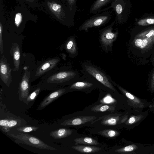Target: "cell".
<instances>
[{
  "label": "cell",
  "instance_id": "obj_22",
  "mask_svg": "<svg viewBox=\"0 0 154 154\" xmlns=\"http://www.w3.org/2000/svg\"><path fill=\"white\" fill-rule=\"evenodd\" d=\"M72 130L65 128H61L51 131L50 135L55 139H59L66 138L72 133Z\"/></svg>",
  "mask_w": 154,
  "mask_h": 154
},
{
  "label": "cell",
  "instance_id": "obj_19",
  "mask_svg": "<svg viewBox=\"0 0 154 154\" xmlns=\"http://www.w3.org/2000/svg\"><path fill=\"white\" fill-rule=\"evenodd\" d=\"M115 0H96L92 5L89 13L97 14L101 12L104 8L110 5Z\"/></svg>",
  "mask_w": 154,
  "mask_h": 154
},
{
  "label": "cell",
  "instance_id": "obj_4",
  "mask_svg": "<svg viewBox=\"0 0 154 154\" xmlns=\"http://www.w3.org/2000/svg\"><path fill=\"white\" fill-rule=\"evenodd\" d=\"M37 18V16L31 14L27 7L20 5L12 11L8 23L14 29H22L27 21L36 22Z\"/></svg>",
  "mask_w": 154,
  "mask_h": 154
},
{
  "label": "cell",
  "instance_id": "obj_14",
  "mask_svg": "<svg viewBox=\"0 0 154 154\" xmlns=\"http://www.w3.org/2000/svg\"><path fill=\"white\" fill-rule=\"evenodd\" d=\"M97 118L95 116H78L66 120L60 125L63 126L78 125L93 121Z\"/></svg>",
  "mask_w": 154,
  "mask_h": 154
},
{
  "label": "cell",
  "instance_id": "obj_7",
  "mask_svg": "<svg viewBox=\"0 0 154 154\" xmlns=\"http://www.w3.org/2000/svg\"><path fill=\"white\" fill-rule=\"evenodd\" d=\"M131 5L128 0H115L110 5L102 10L101 12L112 8L114 11L116 20L119 24L125 23L131 11Z\"/></svg>",
  "mask_w": 154,
  "mask_h": 154
},
{
  "label": "cell",
  "instance_id": "obj_23",
  "mask_svg": "<svg viewBox=\"0 0 154 154\" xmlns=\"http://www.w3.org/2000/svg\"><path fill=\"white\" fill-rule=\"evenodd\" d=\"M72 148L79 152L84 153H94L101 149L100 148L97 146L81 145L73 146Z\"/></svg>",
  "mask_w": 154,
  "mask_h": 154
},
{
  "label": "cell",
  "instance_id": "obj_8",
  "mask_svg": "<svg viewBox=\"0 0 154 154\" xmlns=\"http://www.w3.org/2000/svg\"><path fill=\"white\" fill-rule=\"evenodd\" d=\"M111 17L110 13L107 11L95 14L86 20L79 26L78 30L88 31L90 29L103 26L108 23Z\"/></svg>",
  "mask_w": 154,
  "mask_h": 154
},
{
  "label": "cell",
  "instance_id": "obj_21",
  "mask_svg": "<svg viewBox=\"0 0 154 154\" xmlns=\"http://www.w3.org/2000/svg\"><path fill=\"white\" fill-rule=\"evenodd\" d=\"M65 48L70 57H74L78 54L76 42L75 37L71 36L67 40Z\"/></svg>",
  "mask_w": 154,
  "mask_h": 154
},
{
  "label": "cell",
  "instance_id": "obj_37",
  "mask_svg": "<svg viewBox=\"0 0 154 154\" xmlns=\"http://www.w3.org/2000/svg\"><path fill=\"white\" fill-rule=\"evenodd\" d=\"M148 107L149 111L154 112V98L150 102V104Z\"/></svg>",
  "mask_w": 154,
  "mask_h": 154
},
{
  "label": "cell",
  "instance_id": "obj_26",
  "mask_svg": "<svg viewBox=\"0 0 154 154\" xmlns=\"http://www.w3.org/2000/svg\"><path fill=\"white\" fill-rule=\"evenodd\" d=\"M115 107L112 106L100 104L93 106L91 111L93 112H99L109 111L113 112L115 110Z\"/></svg>",
  "mask_w": 154,
  "mask_h": 154
},
{
  "label": "cell",
  "instance_id": "obj_15",
  "mask_svg": "<svg viewBox=\"0 0 154 154\" xmlns=\"http://www.w3.org/2000/svg\"><path fill=\"white\" fill-rule=\"evenodd\" d=\"M0 78L3 82L9 87L12 81L11 70L6 60L2 57L0 60Z\"/></svg>",
  "mask_w": 154,
  "mask_h": 154
},
{
  "label": "cell",
  "instance_id": "obj_27",
  "mask_svg": "<svg viewBox=\"0 0 154 154\" xmlns=\"http://www.w3.org/2000/svg\"><path fill=\"white\" fill-rule=\"evenodd\" d=\"M136 37L140 38L142 41V44L139 47L141 49H144L147 46L149 45L152 42L154 41V36L151 37L149 38L146 36L141 32L138 34Z\"/></svg>",
  "mask_w": 154,
  "mask_h": 154
},
{
  "label": "cell",
  "instance_id": "obj_29",
  "mask_svg": "<svg viewBox=\"0 0 154 154\" xmlns=\"http://www.w3.org/2000/svg\"><path fill=\"white\" fill-rule=\"evenodd\" d=\"M137 24L142 26H146L154 24V15H150L147 17H143L137 22Z\"/></svg>",
  "mask_w": 154,
  "mask_h": 154
},
{
  "label": "cell",
  "instance_id": "obj_6",
  "mask_svg": "<svg viewBox=\"0 0 154 154\" xmlns=\"http://www.w3.org/2000/svg\"><path fill=\"white\" fill-rule=\"evenodd\" d=\"M116 20L115 19L109 25L99 31L100 43L103 50L106 52L112 51L113 43L116 40L119 34L118 29L113 31Z\"/></svg>",
  "mask_w": 154,
  "mask_h": 154
},
{
  "label": "cell",
  "instance_id": "obj_34",
  "mask_svg": "<svg viewBox=\"0 0 154 154\" xmlns=\"http://www.w3.org/2000/svg\"><path fill=\"white\" fill-rule=\"evenodd\" d=\"M0 51L1 54L3 53V41H2V32L3 30V24L2 21L0 20Z\"/></svg>",
  "mask_w": 154,
  "mask_h": 154
},
{
  "label": "cell",
  "instance_id": "obj_12",
  "mask_svg": "<svg viewBox=\"0 0 154 154\" xmlns=\"http://www.w3.org/2000/svg\"><path fill=\"white\" fill-rule=\"evenodd\" d=\"M67 92L66 88H61L53 91L47 95L40 103L36 109L42 110Z\"/></svg>",
  "mask_w": 154,
  "mask_h": 154
},
{
  "label": "cell",
  "instance_id": "obj_31",
  "mask_svg": "<svg viewBox=\"0 0 154 154\" xmlns=\"http://www.w3.org/2000/svg\"><path fill=\"white\" fill-rule=\"evenodd\" d=\"M98 133L103 136L110 138L116 137L119 134V132L117 131L111 129L102 130L99 131Z\"/></svg>",
  "mask_w": 154,
  "mask_h": 154
},
{
  "label": "cell",
  "instance_id": "obj_35",
  "mask_svg": "<svg viewBox=\"0 0 154 154\" xmlns=\"http://www.w3.org/2000/svg\"><path fill=\"white\" fill-rule=\"evenodd\" d=\"M12 117V116L7 117L6 118L0 119V128L1 130L7 125Z\"/></svg>",
  "mask_w": 154,
  "mask_h": 154
},
{
  "label": "cell",
  "instance_id": "obj_3",
  "mask_svg": "<svg viewBox=\"0 0 154 154\" xmlns=\"http://www.w3.org/2000/svg\"><path fill=\"white\" fill-rule=\"evenodd\" d=\"M81 72L83 75L89 76L95 79L102 85L111 90H116L113 82L109 76L99 67L88 61L83 62L81 64Z\"/></svg>",
  "mask_w": 154,
  "mask_h": 154
},
{
  "label": "cell",
  "instance_id": "obj_11",
  "mask_svg": "<svg viewBox=\"0 0 154 154\" xmlns=\"http://www.w3.org/2000/svg\"><path fill=\"white\" fill-rule=\"evenodd\" d=\"M30 72L26 70L19 87L18 94L20 101L25 103L29 94L30 88L29 84Z\"/></svg>",
  "mask_w": 154,
  "mask_h": 154
},
{
  "label": "cell",
  "instance_id": "obj_39",
  "mask_svg": "<svg viewBox=\"0 0 154 154\" xmlns=\"http://www.w3.org/2000/svg\"><path fill=\"white\" fill-rule=\"evenodd\" d=\"M154 1V0H153Z\"/></svg>",
  "mask_w": 154,
  "mask_h": 154
},
{
  "label": "cell",
  "instance_id": "obj_18",
  "mask_svg": "<svg viewBox=\"0 0 154 154\" xmlns=\"http://www.w3.org/2000/svg\"><path fill=\"white\" fill-rule=\"evenodd\" d=\"M144 147L142 144L134 143L117 149L115 151L120 154H138L137 152L139 153V152H141Z\"/></svg>",
  "mask_w": 154,
  "mask_h": 154
},
{
  "label": "cell",
  "instance_id": "obj_24",
  "mask_svg": "<svg viewBox=\"0 0 154 154\" xmlns=\"http://www.w3.org/2000/svg\"><path fill=\"white\" fill-rule=\"evenodd\" d=\"M12 49L14 69L15 71H17L19 69L20 63V48L17 44H14L13 45Z\"/></svg>",
  "mask_w": 154,
  "mask_h": 154
},
{
  "label": "cell",
  "instance_id": "obj_38",
  "mask_svg": "<svg viewBox=\"0 0 154 154\" xmlns=\"http://www.w3.org/2000/svg\"><path fill=\"white\" fill-rule=\"evenodd\" d=\"M129 0V1H130V0Z\"/></svg>",
  "mask_w": 154,
  "mask_h": 154
},
{
  "label": "cell",
  "instance_id": "obj_36",
  "mask_svg": "<svg viewBox=\"0 0 154 154\" xmlns=\"http://www.w3.org/2000/svg\"><path fill=\"white\" fill-rule=\"evenodd\" d=\"M149 89L152 93L154 92V72L150 79L149 84Z\"/></svg>",
  "mask_w": 154,
  "mask_h": 154
},
{
  "label": "cell",
  "instance_id": "obj_2",
  "mask_svg": "<svg viewBox=\"0 0 154 154\" xmlns=\"http://www.w3.org/2000/svg\"><path fill=\"white\" fill-rule=\"evenodd\" d=\"M79 76L78 71L67 69L46 75L40 83L42 90L54 91L69 85Z\"/></svg>",
  "mask_w": 154,
  "mask_h": 154
},
{
  "label": "cell",
  "instance_id": "obj_5",
  "mask_svg": "<svg viewBox=\"0 0 154 154\" xmlns=\"http://www.w3.org/2000/svg\"><path fill=\"white\" fill-rule=\"evenodd\" d=\"M7 135L14 138V142L21 143L39 149L55 150L56 149L45 143L39 138L30 134L18 131L17 132L10 131Z\"/></svg>",
  "mask_w": 154,
  "mask_h": 154
},
{
  "label": "cell",
  "instance_id": "obj_32",
  "mask_svg": "<svg viewBox=\"0 0 154 154\" xmlns=\"http://www.w3.org/2000/svg\"><path fill=\"white\" fill-rule=\"evenodd\" d=\"M75 14L76 10L77 0H61Z\"/></svg>",
  "mask_w": 154,
  "mask_h": 154
},
{
  "label": "cell",
  "instance_id": "obj_16",
  "mask_svg": "<svg viewBox=\"0 0 154 154\" xmlns=\"http://www.w3.org/2000/svg\"><path fill=\"white\" fill-rule=\"evenodd\" d=\"M59 58H55L48 60L42 64L37 69L35 76L39 77L53 68L59 61Z\"/></svg>",
  "mask_w": 154,
  "mask_h": 154
},
{
  "label": "cell",
  "instance_id": "obj_28",
  "mask_svg": "<svg viewBox=\"0 0 154 154\" xmlns=\"http://www.w3.org/2000/svg\"><path fill=\"white\" fill-rule=\"evenodd\" d=\"M41 90V85L39 83L36 86L35 88L29 94L25 103L28 104L29 103L34 101L36 99Z\"/></svg>",
  "mask_w": 154,
  "mask_h": 154
},
{
  "label": "cell",
  "instance_id": "obj_17",
  "mask_svg": "<svg viewBox=\"0 0 154 154\" xmlns=\"http://www.w3.org/2000/svg\"><path fill=\"white\" fill-rule=\"evenodd\" d=\"M121 114H110L100 117L96 121L91 123L92 124L100 119H102L100 122L101 124L107 126H114L116 125L119 121Z\"/></svg>",
  "mask_w": 154,
  "mask_h": 154
},
{
  "label": "cell",
  "instance_id": "obj_25",
  "mask_svg": "<svg viewBox=\"0 0 154 154\" xmlns=\"http://www.w3.org/2000/svg\"><path fill=\"white\" fill-rule=\"evenodd\" d=\"M73 140L76 144L96 145L99 144V143L95 139L88 137L78 138L74 139Z\"/></svg>",
  "mask_w": 154,
  "mask_h": 154
},
{
  "label": "cell",
  "instance_id": "obj_10",
  "mask_svg": "<svg viewBox=\"0 0 154 154\" xmlns=\"http://www.w3.org/2000/svg\"><path fill=\"white\" fill-rule=\"evenodd\" d=\"M83 75L76 79L66 88L67 91V90H86L96 87L98 84H101L94 79L88 75Z\"/></svg>",
  "mask_w": 154,
  "mask_h": 154
},
{
  "label": "cell",
  "instance_id": "obj_9",
  "mask_svg": "<svg viewBox=\"0 0 154 154\" xmlns=\"http://www.w3.org/2000/svg\"><path fill=\"white\" fill-rule=\"evenodd\" d=\"M113 84L126 97L133 111L141 112L144 109L149 106L150 102H148L146 100L141 99L135 96L114 82Z\"/></svg>",
  "mask_w": 154,
  "mask_h": 154
},
{
  "label": "cell",
  "instance_id": "obj_33",
  "mask_svg": "<svg viewBox=\"0 0 154 154\" xmlns=\"http://www.w3.org/2000/svg\"><path fill=\"white\" fill-rule=\"evenodd\" d=\"M38 127L33 126H26L18 127L17 129L18 131L24 133H29L35 131L39 129Z\"/></svg>",
  "mask_w": 154,
  "mask_h": 154
},
{
  "label": "cell",
  "instance_id": "obj_30",
  "mask_svg": "<svg viewBox=\"0 0 154 154\" xmlns=\"http://www.w3.org/2000/svg\"><path fill=\"white\" fill-rule=\"evenodd\" d=\"M21 5L31 8H42L41 5L38 3V0H16Z\"/></svg>",
  "mask_w": 154,
  "mask_h": 154
},
{
  "label": "cell",
  "instance_id": "obj_13",
  "mask_svg": "<svg viewBox=\"0 0 154 154\" xmlns=\"http://www.w3.org/2000/svg\"><path fill=\"white\" fill-rule=\"evenodd\" d=\"M148 114V110L141 112L132 111L124 124L130 128H134L138 125L147 117Z\"/></svg>",
  "mask_w": 154,
  "mask_h": 154
},
{
  "label": "cell",
  "instance_id": "obj_1",
  "mask_svg": "<svg viewBox=\"0 0 154 154\" xmlns=\"http://www.w3.org/2000/svg\"><path fill=\"white\" fill-rule=\"evenodd\" d=\"M41 6L42 10L62 24L69 27L74 25L75 14L61 0H44Z\"/></svg>",
  "mask_w": 154,
  "mask_h": 154
},
{
  "label": "cell",
  "instance_id": "obj_20",
  "mask_svg": "<svg viewBox=\"0 0 154 154\" xmlns=\"http://www.w3.org/2000/svg\"><path fill=\"white\" fill-rule=\"evenodd\" d=\"M26 122L24 119L18 116H12L7 125L1 130L3 132L7 133L13 128L26 125Z\"/></svg>",
  "mask_w": 154,
  "mask_h": 154
}]
</instances>
